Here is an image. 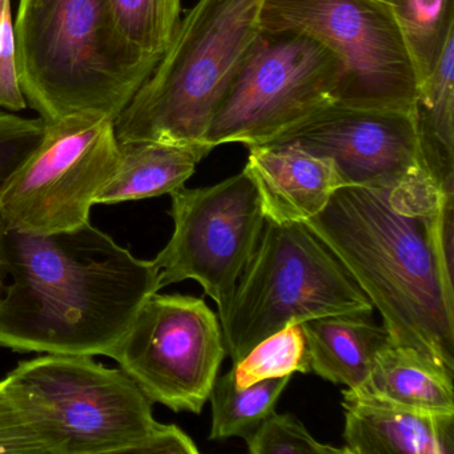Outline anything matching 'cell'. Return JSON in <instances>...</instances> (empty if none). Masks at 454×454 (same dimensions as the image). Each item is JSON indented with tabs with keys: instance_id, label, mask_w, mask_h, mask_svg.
I'll use <instances>...</instances> for the list:
<instances>
[{
	"instance_id": "cell-1",
	"label": "cell",
	"mask_w": 454,
	"mask_h": 454,
	"mask_svg": "<svg viewBox=\"0 0 454 454\" xmlns=\"http://www.w3.org/2000/svg\"><path fill=\"white\" fill-rule=\"evenodd\" d=\"M454 193L419 168L395 188L344 185L304 224L336 254L390 341L454 379Z\"/></svg>"
},
{
	"instance_id": "cell-2",
	"label": "cell",
	"mask_w": 454,
	"mask_h": 454,
	"mask_svg": "<svg viewBox=\"0 0 454 454\" xmlns=\"http://www.w3.org/2000/svg\"><path fill=\"white\" fill-rule=\"evenodd\" d=\"M2 252L12 284L0 301V345L20 352L110 356L160 291L153 262L90 222L54 233L2 230Z\"/></svg>"
},
{
	"instance_id": "cell-3",
	"label": "cell",
	"mask_w": 454,
	"mask_h": 454,
	"mask_svg": "<svg viewBox=\"0 0 454 454\" xmlns=\"http://www.w3.org/2000/svg\"><path fill=\"white\" fill-rule=\"evenodd\" d=\"M15 34L20 89L44 123L115 121L159 62L127 41L108 0H20Z\"/></svg>"
},
{
	"instance_id": "cell-4",
	"label": "cell",
	"mask_w": 454,
	"mask_h": 454,
	"mask_svg": "<svg viewBox=\"0 0 454 454\" xmlns=\"http://www.w3.org/2000/svg\"><path fill=\"white\" fill-rule=\"evenodd\" d=\"M264 0H199L150 78L115 119L119 143H201L259 36Z\"/></svg>"
},
{
	"instance_id": "cell-5",
	"label": "cell",
	"mask_w": 454,
	"mask_h": 454,
	"mask_svg": "<svg viewBox=\"0 0 454 454\" xmlns=\"http://www.w3.org/2000/svg\"><path fill=\"white\" fill-rule=\"evenodd\" d=\"M372 312L347 268L304 223L265 220L220 326L235 364L289 324Z\"/></svg>"
},
{
	"instance_id": "cell-6",
	"label": "cell",
	"mask_w": 454,
	"mask_h": 454,
	"mask_svg": "<svg viewBox=\"0 0 454 454\" xmlns=\"http://www.w3.org/2000/svg\"><path fill=\"white\" fill-rule=\"evenodd\" d=\"M2 381L49 454L135 453L159 424L137 382L92 356H42Z\"/></svg>"
},
{
	"instance_id": "cell-7",
	"label": "cell",
	"mask_w": 454,
	"mask_h": 454,
	"mask_svg": "<svg viewBox=\"0 0 454 454\" xmlns=\"http://www.w3.org/2000/svg\"><path fill=\"white\" fill-rule=\"evenodd\" d=\"M342 65L297 31H260L209 121L201 143L267 145L339 103Z\"/></svg>"
},
{
	"instance_id": "cell-8",
	"label": "cell",
	"mask_w": 454,
	"mask_h": 454,
	"mask_svg": "<svg viewBox=\"0 0 454 454\" xmlns=\"http://www.w3.org/2000/svg\"><path fill=\"white\" fill-rule=\"evenodd\" d=\"M260 28L297 31L328 47L342 65L340 105L413 113L416 71L380 0H264Z\"/></svg>"
},
{
	"instance_id": "cell-9",
	"label": "cell",
	"mask_w": 454,
	"mask_h": 454,
	"mask_svg": "<svg viewBox=\"0 0 454 454\" xmlns=\"http://www.w3.org/2000/svg\"><path fill=\"white\" fill-rule=\"evenodd\" d=\"M118 161L111 119L81 114L46 123L41 145L0 200L2 230L54 233L86 224Z\"/></svg>"
},
{
	"instance_id": "cell-10",
	"label": "cell",
	"mask_w": 454,
	"mask_h": 454,
	"mask_svg": "<svg viewBox=\"0 0 454 454\" xmlns=\"http://www.w3.org/2000/svg\"><path fill=\"white\" fill-rule=\"evenodd\" d=\"M225 356L219 317L203 299L156 292L108 357L153 403L200 414Z\"/></svg>"
},
{
	"instance_id": "cell-11",
	"label": "cell",
	"mask_w": 454,
	"mask_h": 454,
	"mask_svg": "<svg viewBox=\"0 0 454 454\" xmlns=\"http://www.w3.org/2000/svg\"><path fill=\"white\" fill-rule=\"evenodd\" d=\"M169 195L174 233L153 260L159 286L198 281L223 320L265 224L256 184L243 169L211 187L183 185Z\"/></svg>"
},
{
	"instance_id": "cell-12",
	"label": "cell",
	"mask_w": 454,
	"mask_h": 454,
	"mask_svg": "<svg viewBox=\"0 0 454 454\" xmlns=\"http://www.w3.org/2000/svg\"><path fill=\"white\" fill-rule=\"evenodd\" d=\"M270 143L331 159L344 185L395 188L422 168L413 113L334 103Z\"/></svg>"
},
{
	"instance_id": "cell-13",
	"label": "cell",
	"mask_w": 454,
	"mask_h": 454,
	"mask_svg": "<svg viewBox=\"0 0 454 454\" xmlns=\"http://www.w3.org/2000/svg\"><path fill=\"white\" fill-rule=\"evenodd\" d=\"M244 167L256 184L268 222L304 223L344 187L333 161L289 143L251 145Z\"/></svg>"
},
{
	"instance_id": "cell-14",
	"label": "cell",
	"mask_w": 454,
	"mask_h": 454,
	"mask_svg": "<svg viewBox=\"0 0 454 454\" xmlns=\"http://www.w3.org/2000/svg\"><path fill=\"white\" fill-rule=\"evenodd\" d=\"M347 454H453L454 414L344 397Z\"/></svg>"
},
{
	"instance_id": "cell-15",
	"label": "cell",
	"mask_w": 454,
	"mask_h": 454,
	"mask_svg": "<svg viewBox=\"0 0 454 454\" xmlns=\"http://www.w3.org/2000/svg\"><path fill=\"white\" fill-rule=\"evenodd\" d=\"M214 148L204 143H119V161L97 198L118 204L167 195L183 187Z\"/></svg>"
},
{
	"instance_id": "cell-16",
	"label": "cell",
	"mask_w": 454,
	"mask_h": 454,
	"mask_svg": "<svg viewBox=\"0 0 454 454\" xmlns=\"http://www.w3.org/2000/svg\"><path fill=\"white\" fill-rule=\"evenodd\" d=\"M310 371L333 384L357 389L368 379L377 353L389 344L387 329L371 315H334L301 323Z\"/></svg>"
},
{
	"instance_id": "cell-17",
	"label": "cell",
	"mask_w": 454,
	"mask_h": 454,
	"mask_svg": "<svg viewBox=\"0 0 454 454\" xmlns=\"http://www.w3.org/2000/svg\"><path fill=\"white\" fill-rule=\"evenodd\" d=\"M344 397L381 401L434 414H454L453 377L397 345H385L368 379Z\"/></svg>"
},
{
	"instance_id": "cell-18",
	"label": "cell",
	"mask_w": 454,
	"mask_h": 454,
	"mask_svg": "<svg viewBox=\"0 0 454 454\" xmlns=\"http://www.w3.org/2000/svg\"><path fill=\"white\" fill-rule=\"evenodd\" d=\"M454 34L413 106L422 169L442 192L454 193Z\"/></svg>"
},
{
	"instance_id": "cell-19",
	"label": "cell",
	"mask_w": 454,
	"mask_h": 454,
	"mask_svg": "<svg viewBox=\"0 0 454 454\" xmlns=\"http://www.w3.org/2000/svg\"><path fill=\"white\" fill-rule=\"evenodd\" d=\"M291 377L262 380L244 387L236 385L232 369L217 377L208 398L212 406L209 438H246L251 434L275 411Z\"/></svg>"
},
{
	"instance_id": "cell-20",
	"label": "cell",
	"mask_w": 454,
	"mask_h": 454,
	"mask_svg": "<svg viewBox=\"0 0 454 454\" xmlns=\"http://www.w3.org/2000/svg\"><path fill=\"white\" fill-rule=\"evenodd\" d=\"M403 34L419 86L434 70L449 36L454 34L453 0H380Z\"/></svg>"
},
{
	"instance_id": "cell-21",
	"label": "cell",
	"mask_w": 454,
	"mask_h": 454,
	"mask_svg": "<svg viewBox=\"0 0 454 454\" xmlns=\"http://www.w3.org/2000/svg\"><path fill=\"white\" fill-rule=\"evenodd\" d=\"M236 385L248 387L262 380L309 373L310 356L301 324H289L270 334L233 364Z\"/></svg>"
},
{
	"instance_id": "cell-22",
	"label": "cell",
	"mask_w": 454,
	"mask_h": 454,
	"mask_svg": "<svg viewBox=\"0 0 454 454\" xmlns=\"http://www.w3.org/2000/svg\"><path fill=\"white\" fill-rule=\"evenodd\" d=\"M127 41L142 54L160 60L182 14V0H108Z\"/></svg>"
},
{
	"instance_id": "cell-23",
	"label": "cell",
	"mask_w": 454,
	"mask_h": 454,
	"mask_svg": "<svg viewBox=\"0 0 454 454\" xmlns=\"http://www.w3.org/2000/svg\"><path fill=\"white\" fill-rule=\"evenodd\" d=\"M244 440L252 454H347L318 442L296 417L275 411Z\"/></svg>"
},
{
	"instance_id": "cell-24",
	"label": "cell",
	"mask_w": 454,
	"mask_h": 454,
	"mask_svg": "<svg viewBox=\"0 0 454 454\" xmlns=\"http://www.w3.org/2000/svg\"><path fill=\"white\" fill-rule=\"evenodd\" d=\"M46 132V123L0 110V200L18 172L34 155Z\"/></svg>"
},
{
	"instance_id": "cell-25",
	"label": "cell",
	"mask_w": 454,
	"mask_h": 454,
	"mask_svg": "<svg viewBox=\"0 0 454 454\" xmlns=\"http://www.w3.org/2000/svg\"><path fill=\"white\" fill-rule=\"evenodd\" d=\"M27 107L17 67V34L12 0H0V108L20 113Z\"/></svg>"
},
{
	"instance_id": "cell-26",
	"label": "cell",
	"mask_w": 454,
	"mask_h": 454,
	"mask_svg": "<svg viewBox=\"0 0 454 454\" xmlns=\"http://www.w3.org/2000/svg\"><path fill=\"white\" fill-rule=\"evenodd\" d=\"M49 454L42 438L0 381V454Z\"/></svg>"
},
{
	"instance_id": "cell-27",
	"label": "cell",
	"mask_w": 454,
	"mask_h": 454,
	"mask_svg": "<svg viewBox=\"0 0 454 454\" xmlns=\"http://www.w3.org/2000/svg\"><path fill=\"white\" fill-rule=\"evenodd\" d=\"M137 454H198L192 438L176 425L159 422L155 429L135 449Z\"/></svg>"
},
{
	"instance_id": "cell-28",
	"label": "cell",
	"mask_w": 454,
	"mask_h": 454,
	"mask_svg": "<svg viewBox=\"0 0 454 454\" xmlns=\"http://www.w3.org/2000/svg\"><path fill=\"white\" fill-rule=\"evenodd\" d=\"M7 278H9V270L2 252V225H0V301L4 299V291H6Z\"/></svg>"
}]
</instances>
